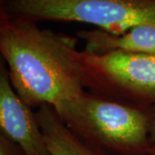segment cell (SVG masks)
<instances>
[{
    "instance_id": "obj_1",
    "label": "cell",
    "mask_w": 155,
    "mask_h": 155,
    "mask_svg": "<svg viewBox=\"0 0 155 155\" xmlns=\"http://www.w3.org/2000/svg\"><path fill=\"white\" fill-rule=\"evenodd\" d=\"M77 38L41 28L0 9V54L11 84L28 105L57 112L85 88L69 54Z\"/></svg>"
},
{
    "instance_id": "obj_2",
    "label": "cell",
    "mask_w": 155,
    "mask_h": 155,
    "mask_svg": "<svg viewBox=\"0 0 155 155\" xmlns=\"http://www.w3.org/2000/svg\"><path fill=\"white\" fill-rule=\"evenodd\" d=\"M84 140L115 155H152L150 107L84 90L57 112Z\"/></svg>"
},
{
    "instance_id": "obj_3",
    "label": "cell",
    "mask_w": 155,
    "mask_h": 155,
    "mask_svg": "<svg viewBox=\"0 0 155 155\" xmlns=\"http://www.w3.org/2000/svg\"><path fill=\"white\" fill-rule=\"evenodd\" d=\"M0 9L37 23L83 22L116 35L155 25V0H0Z\"/></svg>"
},
{
    "instance_id": "obj_4",
    "label": "cell",
    "mask_w": 155,
    "mask_h": 155,
    "mask_svg": "<svg viewBox=\"0 0 155 155\" xmlns=\"http://www.w3.org/2000/svg\"><path fill=\"white\" fill-rule=\"evenodd\" d=\"M76 46L69 54L84 88L133 104L155 105V54H96Z\"/></svg>"
},
{
    "instance_id": "obj_5",
    "label": "cell",
    "mask_w": 155,
    "mask_h": 155,
    "mask_svg": "<svg viewBox=\"0 0 155 155\" xmlns=\"http://www.w3.org/2000/svg\"><path fill=\"white\" fill-rule=\"evenodd\" d=\"M0 133L14 140L25 155H50L35 112L17 95L5 61H0Z\"/></svg>"
},
{
    "instance_id": "obj_6",
    "label": "cell",
    "mask_w": 155,
    "mask_h": 155,
    "mask_svg": "<svg viewBox=\"0 0 155 155\" xmlns=\"http://www.w3.org/2000/svg\"><path fill=\"white\" fill-rule=\"evenodd\" d=\"M78 38L84 42L86 52L102 54L111 52L155 54V25H139L121 35L103 29L79 30Z\"/></svg>"
},
{
    "instance_id": "obj_7",
    "label": "cell",
    "mask_w": 155,
    "mask_h": 155,
    "mask_svg": "<svg viewBox=\"0 0 155 155\" xmlns=\"http://www.w3.org/2000/svg\"><path fill=\"white\" fill-rule=\"evenodd\" d=\"M35 116L44 134L50 155H115L78 136L49 104L37 108Z\"/></svg>"
},
{
    "instance_id": "obj_8",
    "label": "cell",
    "mask_w": 155,
    "mask_h": 155,
    "mask_svg": "<svg viewBox=\"0 0 155 155\" xmlns=\"http://www.w3.org/2000/svg\"><path fill=\"white\" fill-rule=\"evenodd\" d=\"M0 155H25L19 145L3 133H0Z\"/></svg>"
},
{
    "instance_id": "obj_9",
    "label": "cell",
    "mask_w": 155,
    "mask_h": 155,
    "mask_svg": "<svg viewBox=\"0 0 155 155\" xmlns=\"http://www.w3.org/2000/svg\"><path fill=\"white\" fill-rule=\"evenodd\" d=\"M150 140L152 143V155H155V105L150 107Z\"/></svg>"
}]
</instances>
